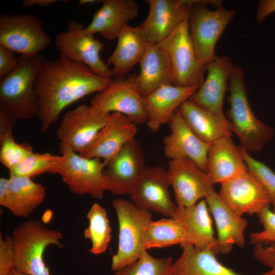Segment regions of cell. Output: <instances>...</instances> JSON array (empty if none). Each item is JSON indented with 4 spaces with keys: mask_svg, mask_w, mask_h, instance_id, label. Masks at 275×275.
<instances>
[{
    "mask_svg": "<svg viewBox=\"0 0 275 275\" xmlns=\"http://www.w3.org/2000/svg\"><path fill=\"white\" fill-rule=\"evenodd\" d=\"M0 161L9 171L34 152L31 146L16 142L12 129L0 137Z\"/></svg>",
    "mask_w": 275,
    "mask_h": 275,
    "instance_id": "cell-35",
    "label": "cell"
},
{
    "mask_svg": "<svg viewBox=\"0 0 275 275\" xmlns=\"http://www.w3.org/2000/svg\"><path fill=\"white\" fill-rule=\"evenodd\" d=\"M235 66L228 57L216 56L206 65V79L188 99L216 115L224 117L223 105L227 81Z\"/></svg>",
    "mask_w": 275,
    "mask_h": 275,
    "instance_id": "cell-20",
    "label": "cell"
},
{
    "mask_svg": "<svg viewBox=\"0 0 275 275\" xmlns=\"http://www.w3.org/2000/svg\"><path fill=\"white\" fill-rule=\"evenodd\" d=\"M215 1L199 0L193 7L188 19L189 36L196 53L206 66L216 56V44L235 15V11L221 4L213 9L207 7Z\"/></svg>",
    "mask_w": 275,
    "mask_h": 275,
    "instance_id": "cell-7",
    "label": "cell"
},
{
    "mask_svg": "<svg viewBox=\"0 0 275 275\" xmlns=\"http://www.w3.org/2000/svg\"><path fill=\"white\" fill-rule=\"evenodd\" d=\"M60 1L59 0H23L21 6L23 8H29L34 6L47 7L52 4Z\"/></svg>",
    "mask_w": 275,
    "mask_h": 275,
    "instance_id": "cell-43",
    "label": "cell"
},
{
    "mask_svg": "<svg viewBox=\"0 0 275 275\" xmlns=\"http://www.w3.org/2000/svg\"><path fill=\"white\" fill-rule=\"evenodd\" d=\"M18 58L17 68L0 80V105L8 109L17 121L37 116L38 101L35 86L45 59L41 54L21 55Z\"/></svg>",
    "mask_w": 275,
    "mask_h": 275,
    "instance_id": "cell-3",
    "label": "cell"
},
{
    "mask_svg": "<svg viewBox=\"0 0 275 275\" xmlns=\"http://www.w3.org/2000/svg\"><path fill=\"white\" fill-rule=\"evenodd\" d=\"M89 226L84 237L91 242L90 253L100 255L105 252L111 239V227L106 210L99 204H93L86 215Z\"/></svg>",
    "mask_w": 275,
    "mask_h": 275,
    "instance_id": "cell-32",
    "label": "cell"
},
{
    "mask_svg": "<svg viewBox=\"0 0 275 275\" xmlns=\"http://www.w3.org/2000/svg\"><path fill=\"white\" fill-rule=\"evenodd\" d=\"M187 242L182 227L179 221L173 217L151 221L145 231L144 243L147 250L177 244L181 245Z\"/></svg>",
    "mask_w": 275,
    "mask_h": 275,
    "instance_id": "cell-31",
    "label": "cell"
},
{
    "mask_svg": "<svg viewBox=\"0 0 275 275\" xmlns=\"http://www.w3.org/2000/svg\"><path fill=\"white\" fill-rule=\"evenodd\" d=\"M170 257L155 258L148 252L137 261L115 271L114 275H176Z\"/></svg>",
    "mask_w": 275,
    "mask_h": 275,
    "instance_id": "cell-33",
    "label": "cell"
},
{
    "mask_svg": "<svg viewBox=\"0 0 275 275\" xmlns=\"http://www.w3.org/2000/svg\"><path fill=\"white\" fill-rule=\"evenodd\" d=\"M14 52L0 45V77L1 78L12 73L18 66V58Z\"/></svg>",
    "mask_w": 275,
    "mask_h": 275,
    "instance_id": "cell-40",
    "label": "cell"
},
{
    "mask_svg": "<svg viewBox=\"0 0 275 275\" xmlns=\"http://www.w3.org/2000/svg\"><path fill=\"white\" fill-rule=\"evenodd\" d=\"M51 43L42 22L36 16L29 13L1 15V45L21 55L33 56L40 54Z\"/></svg>",
    "mask_w": 275,
    "mask_h": 275,
    "instance_id": "cell-9",
    "label": "cell"
},
{
    "mask_svg": "<svg viewBox=\"0 0 275 275\" xmlns=\"http://www.w3.org/2000/svg\"><path fill=\"white\" fill-rule=\"evenodd\" d=\"M104 173L115 195L129 194L145 168L144 153L135 140L125 145L108 162Z\"/></svg>",
    "mask_w": 275,
    "mask_h": 275,
    "instance_id": "cell-17",
    "label": "cell"
},
{
    "mask_svg": "<svg viewBox=\"0 0 275 275\" xmlns=\"http://www.w3.org/2000/svg\"><path fill=\"white\" fill-rule=\"evenodd\" d=\"M240 147L248 169L255 174L263 184L269 197L272 210L275 211V173L266 164L254 159L247 151Z\"/></svg>",
    "mask_w": 275,
    "mask_h": 275,
    "instance_id": "cell-36",
    "label": "cell"
},
{
    "mask_svg": "<svg viewBox=\"0 0 275 275\" xmlns=\"http://www.w3.org/2000/svg\"><path fill=\"white\" fill-rule=\"evenodd\" d=\"M135 74L113 78L105 90L92 98L90 105L107 113L123 114L136 125L147 123L143 97L135 85Z\"/></svg>",
    "mask_w": 275,
    "mask_h": 275,
    "instance_id": "cell-11",
    "label": "cell"
},
{
    "mask_svg": "<svg viewBox=\"0 0 275 275\" xmlns=\"http://www.w3.org/2000/svg\"><path fill=\"white\" fill-rule=\"evenodd\" d=\"M170 59L172 84L199 87L204 80L206 66L198 59L189 36L188 19L182 22L167 37L158 43Z\"/></svg>",
    "mask_w": 275,
    "mask_h": 275,
    "instance_id": "cell-8",
    "label": "cell"
},
{
    "mask_svg": "<svg viewBox=\"0 0 275 275\" xmlns=\"http://www.w3.org/2000/svg\"><path fill=\"white\" fill-rule=\"evenodd\" d=\"M10 275H29L17 270L14 267L12 268Z\"/></svg>",
    "mask_w": 275,
    "mask_h": 275,
    "instance_id": "cell-45",
    "label": "cell"
},
{
    "mask_svg": "<svg viewBox=\"0 0 275 275\" xmlns=\"http://www.w3.org/2000/svg\"><path fill=\"white\" fill-rule=\"evenodd\" d=\"M139 12V5L134 0H104L85 30L92 35L99 33L107 40L117 39L122 30L138 16Z\"/></svg>",
    "mask_w": 275,
    "mask_h": 275,
    "instance_id": "cell-22",
    "label": "cell"
},
{
    "mask_svg": "<svg viewBox=\"0 0 275 275\" xmlns=\"http://www.w3.org/2000/svg\"><path fill=\"white\" fill-rule=\"evenodd\" d=\"M180 223L187 238V244L219 253L212 222L205 199L188 207L177 206L172 217Z\"/></svg>",
    "mask_w": 275,
    "mask_h": 275,
    "instance_id": "cell-25",
    "label": "cell"
},
{
    "mask_svg": "<svg viewBox=\"0 0 275 275\" xmlns=\"http://www.w3.org/2000/svg\"><path fill=\"white\" fill-rule=\"evenodd\" d=\"M181 116L193 133L208 144L231 137L232 129L225 116L216 115L187 99L178 108Z\"/></svg>",
    "mask_w": 275,
    "mask_h": 275,
    "instance_id": "cell-26",
    "label": "cell"
},
{
    "mask_svg": "<svg viewBox=\"0 0 275 275\" xmlns=\"http://www.w3.org/2000/svg\"><path fill=\"white\" fill-rule=\"evenodd\" d=\"M81 22L71 20L67 31L59 34L54 45L60 54L73 61L85 64L99 76L113 78L112 69L100 57L104 45L94 35L87 33Z\"/></svg>",
    "mask_w": 275,
    "mask_h": 275,
    "instance_id": "cell-10",
    "label": "cell"
},
{
    "mask_svg": "<svg viewBox=\"0 0 275 275\" xmlns=\"http://www.w3.org/2000/svg\"><path fill=\"white\" fill-rule=\"evenodd\" d=\"M268 206L257 214L259 222L263 226V230L250 234V242L257 244L275 243V211Z\"/></svg>",
    "mask_w": 275,
    "mask_h": 275,
    "instance_id": "cell-37",
    "label": "cell"
},
{
    "mask_svg": "<svg viewBox=\"0 0 275 275\" xmlns=\"http://www.w3.org/2000/svg\"><path fill=\"white\" fill-rule=\"evenodd\" d=\"M198 89L197 86L186 87L166 85L143 97L148 116L147 124L150 130L155 132L161 125L169 123L181 104Z\"/></svg>",
    "mask_w": 275,
    "mask_h": 275,
    "instance_id": "cell-23",
    "label": "cell"
},
{
    "mask_svg": "<svg viewBox=\"0 0 275 275\" xmlns=\"http://www.w3.org/2000/svg\"><path fill=\"white\" fill-rule=\"evenodd\" d=\"M113 80L61 54L56 60L45 59L35 86L41 132H46L57 123L67 106L88 95L103 91Z\"/></svg>",
    "mask_w": 275,
    "mask_h": 275,
    "instance_id": "cell-1",
    "label": "cell"
},
{
    "mask_svg": "<svg viewBox=\"0 0 275 275\" xmlns=\"http://www.w3.org/2000/svg\"><path fill=\"white\" fill-rule=\"evenodd\" d=\"M169 124L171 133L163 139L165 156L170 160L190 159L206 173L210 144L204 142L193 133L178 109Z\"/></svg>",
    "mask_w": 275,
    "mask_h": 275,
    "instance_id": "cell-19",
    "label": "cell"
},
{
    "mask_svg": "<svg viewBox=\"0 0 275 275\" xmlns=\"http://www.w3.org/2000/svg\"><path fill=\"white\" fill-rule=\"evenodd\" d=\"M117 39L115 49L107 59V65L113 66V78L127 75L139 64L149 44L139 26L127 25Z\"/></svg>",
    "mask_w": 275,
    "mask_h": 275,
    "instance_id": "cell-28",
    "label": "cell"
},
{
    "mask_svg": "<svg viewBox=\"0 0 275 275\" xmlns=\"http://www.w3.org/2000/svg\"><path fill=\"white\" fill-rule=\"evenodd\" d=\"M248 170L240 146L233 143L231 137L223 138L210 144L206 173L213 185L222 184Z\"/></svg>",
    "mask_w": 275,
    "mask_h": 275,
    "instance_id": "cell-24",
    "label": "cell"
},
{
    "mask_svg": "<svg viewBox=\"0 0 275 275\" xmlns=\"http://www.w3.org/2000/svg\"><path fill=\"white\" fill-rule=\"evenodd\" d=\"M205 200L215 222L219 253L227 254L234 245L243 248L247 220L231 209L215 190Z\"/></svg>",
    "mask_w": 275,
    "mask_h": 275,
    "instance_id": "cell-21",
    "label": "cell"
},
{
    "mask_svg": "<svg viewBox=\"0 0 275 275\" xmlns=\"http://www.w3.org/2000/svg\"><path fill=\"white\" fill-rule=\"evenodd\" d=\"M61 159V155L33 152L9 171V176L32 178L44 173L51 174Z\"/></svg>",
    "mask_w": 275,
    "mask_h": 275,
    "instance_id": "cell-34",
    "label": "cell"
},
{
    "mask_svg": "<svg viewBox=\"0 0 275 275\" xmlns=\"http://www.w3.org/2000/svg\"><path fill=\"white\" fill-rule=\"evenodd\" d=\"M139 64L140 72L135 74L134 81L143 97L163 85H173L169 57L158 44L149 43Z\"/></svg>",
    "mask_w": 275,
    "mask_h": 275,
    "instance_id": "cell-27",
    "label": "cell"
},
{
    "mask_svg": "<svg viewBox=\"0 0 275 275\" xmlns=\"http://www.w3.org/2000/svg\"><path fill=\"white\" fill-rule=\"evenodd\" d=\"M253 254L259 262L270 268L262 275H275V243L256 244Z\"/></svg>",
    "mask_w": 275,
    "mask_h": 275,
    "instance_id": "cell-38",
    "label": "cell"
},
{
    "mask_svg": "<svg viewBox=\"0 0 275 275\" xmlns=\"http://www.w3.org/2000/svg\"><path fill=\"white\" fill-rule=\"evenodd\" d=\"M229 81L230 108L227 115L232 131L239 140L240 147L248 152H259L272 138L273 129L254 114L240 67L235 66Z\"/></svg>",
    "mask_w": 275,
    "mask_h": 275,
    "instance_id": "cell-2",
    "label": "cell"
},
{
    "mask_svg": "<svg viewBox=\"0 0 275 275\" xmlns=\"http://www.w3.org/2000/svg\"><path fill=\"white\" fill-rule=\"evenodd\" d=\"M103 1L98 0H80L78 2V6H82L84 5H87L89 4H92L97 3H102Z\"/></svg>",
    "mask_w": 275,
    "mask_h": 275,
    "instance_id": "cell-44",
    "label": "cell"
},
{
    "mask_svg": "<svg viewBox=\"0 0 275 275\" xmlns=\"http://www.w3.org/2000/svg\"><path fill=\"white\" fill-rule=\"evenodd\" d=\"M167 172L179 207L192 206L215 190L207 174L190 159L170 160Z\"/></svg>",
    "mask_w": 275,
    "mask_h": 275,
    "instance_id": "cell-13",
    "label": "cell"
},
{
    "mask_svg": "<svg viewBox=\"0 0 275 275\" xmlns=\"http://www.w3.org/2000/svg\"><path fill=\"white\" fill-rule=\"evenodd\" d=\"M14 267V252L11 236L0 234V275H10Z\"/></svg>",
    "mask_w": 275,
    "mask_h": 275,
    "instance_id": "cell-39",
    "label": "cell"
},
{
    "mask_svg": "<svg viewBox=\"0 0 275 275\" xmlns=\"http://www.w3.org/2000/svg\"><path fill=\"white\" fill-rule=\"evenodd\" d=\"M17 122L18 121L12 113L0 105V137L9 130L13 129Z\"/></svg>",
    "mask_w": 275,
    "mask_h": 275,
    "instance_id": "cell-41",
    "label": "cell"
},
{
    "mask_svg": "<svg viewBox=\"0 0 275 275\" xmlns=\"http://www.w3.org/2000/svg\"><path fill=\"white\" fill-rule=\"evenodd\" d=\"M180 246L181 255L174 262L176 275H242L221 263L210 250L187 244Z\"/></svg>",
    "mask_w": 275,
    "mask_h": 275,
    "instance_id": "cell-30",
    "label": "cell"
},
{
    "mask_svg": "<svg viewBox=\"0 0 275 275\" xmlns=\"http://www.w3.org/2000/svg\"><path fill=\"white\" fill-rule=\"evenodd\" d=\"M167 172L162 167H146L129 194L138 207L172 217L177 207L172 200Z\"/></svg>",
    "mask_w": 275,
    "mask_h": 275,
    "instance_id": "cell-16",
    "label": "cell"
},
{
    "mask_svg": "<svg viewBox=\"0 0 275 275\" xmlns=\"http://www.w3.org/2000/svg\"><path fill=\"white\" fill-rule=\"evenodd\" d=\"M111 114L81 104L64 116L57 131L59 144L80 154L107 123Z\"/></svg>",
    "mask_w": 275,
    "mask_h": 275,
    "instance_id": "cell-12",
    "label": "cell"
},
{
    "mask_svg": "<svg viewBox=\"0 0 275 275\" xmlns=\"http://www.w3.org/2000/svg\"><path fill=\"white\" fill-rule=\"evenodd\" d=\"M11 238L15 268L29 275H50L43 254L50 245L63 248L60 231L49 228L38 219H31L15 228Z\"/></svg>",
    "mask_w": 275,
    "mask_h": 275,
    "instance_id": "cell-4",
    "label": "cell"
},
{
    "mask_svg": "<svg viewBox=\"0 0 275 275\" xmlns=\"http://www.w3.org/2000/svg\"><path fill=\"white\" fill-rule=\"evenodd\" d=\"M8 190L0 205L15 216L27 217L42 204L45 197V187L31 178L9 176Z\"/></svg>",
    "mask_w": 275,
    "mask_h": 275,
    "instance_id": "cell-29",
    "label": "cell"
},
{
    "mask_svg": "<svg viewBox=\"0 0 275 275\" xmlns=\"http://www.w3.org/2000/svg\"><path fill=\"white\" fill-rule=\"evenodd\" d=\"M112 205L119 224L118 250L111 264L115 271L137 261L147 252L144 234L152 220L151 211L138 207L131 201L116 199Z\"/></svg>",
    "mask_w": 275,
    "mask_h": 275,
    "instance_id": "cell-6",
    "label": "cell"
},
{
    "mask_svg": "<svg viewBox=\"0 0 275 275\" xmlns=\"http://www.w3.org/2000/svg\"><path fill=\"white\" fill-rule=\"evenodd\" d=\"M199 0H146L147 16L138 25L149 43L158 44L182 22L188 19L193 7Z\"/></svg>",
    "mask_w": 275,
    "mask_h": 275,
    "instance_id": "cell-14",
    "label": "cell"
},
{
    "mask_svg": "<svg viewBox=\"0 0 275 275\" xmlns=\"http://www.w3.org/2000/svg\"><path fill=\"white\" fill-rule=\"evenodd\" d=\"M219 196L236 214H259L270 206L268 194L258 177L248 170L221 184Z\"/></svg>",
    "mask_w": 275,
    "mask_h": 275,
    "instance_id": "cell-15",
    "label": "cell"
},
{
    "mask_svg": "<svg viewBox=\"0 0 275 275\" xmlns=\"http://www.w3.org/2000/svg\"><path fill=\"white\" fill-rule=\"evenodd\" d=\"M136 124L119 113L111 114L109 118L92 143L80 156L87 158H98L106 164L128 143L135 140Z\"/></svg>",
    "mask_w": 275,
    "mask_h": 275,
    "instance_id": "cell-18",
    "label": "cell"
},
{
    "mask_svg": "<svg viewBox=\"0 0 275 275\" xmlns=\"http://www.w3.org/2000/svg\"><path fill=\"white\" fill-rule=\"evenodd\" d=\"M61 159L51 172L58 174L75 195H88L100 200L105 191H111L110 183L104 175L106 164L98 158H87L59 144Z\"/></svg>",
    "mask_w": 275,
    "mask_h": 275,
    "instance_id": "cell-5",
    "label": "cell"
},
{
    "mask_svg": "<svg viewBox=\"0 0 275 275\" xmlns=\"http://www.w3.org/2000/svg\"><path fill=\"white\" fill-rule=\"evenodd\" d=\"M275 12V0H262L259 2L257 11V20L261 22Z\"/></svg>",
    "mask_w": 275,
    "mask_h": 275,
    "instance_id": "cell-42",
    "label": "cell"
}]
</instances>
